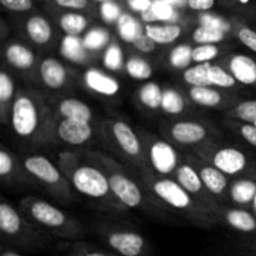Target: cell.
I'll use <instances>...</instances> for the list:
<instances>
[{
  "mask_svg": "<svg viewBox=\"0 0 256 256\" xmlns=\"http://www.w3.org/2000/svg\"><path fill=\"white\" fill-rule=\"evenodd\" d=\"M12 125L15 134L28 138L35 132L39 125V110L34 100L28 95H19L12 109Z\"/></svg>",
  "mask_w": 256,
  "mask_h": 256,
  "instance_id": "obj_1",
  "label": "cell"
},
{
  "mask_svg": "<svg viewBox=\"0 0 256 256\" xmlns=\"http://www.w3.org/2000/svg\"><path fill=\"white\" fill-rule=\"evenodd\" d=\"M72 185L82 195L89 198L105 196L110 190L109 178L105 176L99 169L92 166H79L72 176Z\"/></svg>",
  "mask_w": 256,
  "mask_h": 256,
  "instance_id": "obj_2",
  "label": "cell"
},
{
  "mask_svg": "<svg viewBox=\"0 0 256 256\" xmlns=\"http://www.w3.org/2000/svg\"><path fill=\"white\" fill-rule=\"evenodd\" d=\"M108 244L122 256H142L146 244L142 235L132 232H114L108 235Z\"/></svg>",
  "mask_w": 256,
  "mask_h": 256,
  "instance_id": "obj_3",
  "label": "cell"
},
{
  "mask_svg": "<svg viewBox=\"0 0 256 256\" xmlns=\"http://www.w3.org/2000/svg\"><path fill=\"white\" fill-rule=\"evenodd\" d=\"M154 192L162 202L175 209H186L192 205L189 192L174 180H159L154 184Z\"/></svg>",
  "mask_w": 256,
  "mask_h": 256,
  "instance_id": "obj_4",
  "label": "cell"
},
{
  "mask_svg": "<svg viewBox=\"0 0 256 256\" xmlns=\"http://www.w3.org/2000/svg\"><path fill=\"white\" fill-rule=\"evenodd\" d=\"M110 190L128 208H136L142 204V195L138 185L125 175L112 174L109 178Z\"/></svg>",
  "mask_w": 256,
  "mask_h": 256,
  "instance_id": "obj_5",
  "label": "cell"
},
{
  "mask_svg": "<svg viewBox=\"0 0 256 256\" xmlns=\"http://www.w3.org/2000/svg\"><path fill=\"white\" fill-rule=\"evenodd\" d=\"M150 162L158 172L168 175L176 169L178 155L174 148L166 142H155L149 152Z\"/></svg>",
  "mask_w": 256,
  "mask_h": 256,
  "instance_id": "obj_6",
  "label": "cell"
},
{
  "mask_svg": "<svg viewBox=\"0 0 256 256\" xmlns=\"http://www.w3.org/2000/svg\"><path fill=\"white\" fill-rule=\"evenodd\" d=\"M58 135L66 144L82 145L92 138V128L90 122L64 119L58 126Z\"/></svg>",
  "mask_w": 256,
  "mask_h": 256,
  "instance_id": "obj_7",
  "label": "cell"
},
{
  "mask_svg": "<svg viewBox=\"0 0 256 256\" xmlns=\"http://www.w3.org/2000/svg\"><path fill=\"white\" fill-rule=\"evenodd\" d=\"M246 156L242 152L235 148H224L216 152L212 158V164L225 175H235L246 166Z\"/></svg>",
  "mask_w": 256,
  "mask_h": 256,
  "instance_id": "obj_8",
  "label": "cell"
},
{
  "mask_svg": "<svg viewBox=\"0 0 256 256\" xmlns=\"http://www.w3.org/2000/svg\"><path fill=\"white\" fill-rule=\"evenodd\" d=\"M24 165L25 169L32 176H35L45 184L55 185L62 180V175H60V172L56 169V166L49 159L42 156V155L29 156L24 162Z\"/></svg>",
  "mask_w": 256,
  "mask_h": 256,
  "instance_id": "obj_9",
  "label": "cell"
},
{
  "mask_svg": "<svg viewBox=\"0 0 256 256\" xmlns=\"http://www.w3.org/2000/svg\"><path fill=\"white\" fill-rule=\"evenodd\" d=\"M84 82L92 92L104 96H114L120 90V84L118 80L95 68L85 72Z\"/></svg>",
  "mask_w": 256,
  "mask_h": 256,
  "instance_id": "obj_10",
  "label": "cell"
},
{
  "mask_svg": "<svg viewBox=\"0 0 256 256\" xmlns=\"http://www.w3.org/2000/svg\"><path fill=\"white\" fill-rule=\"evenodd\" d=\"M30 212L38 222L52 229H59L64 226L66 220L62 210L45 202H35L30 208Z\"/></svg>",
  "mask_w": 256,
  "mask_h": 256,
  "instance_id": "obj_11",
  "label": "cell"
},
{
  "mask_svg": "<svg viewBox=\"0 0 256 256\" xmlns=\"http://www.w3.org/2000/svg\"><path fill=\"white\" fill-rule=\"evenodd\" d=\"M229 69L236 82L244 85H252L256 82V62L248 55H234L229 62Z\"/></svg>",
  "mask_w": 256,
  "mask_h": 256,
  "instance_id": "obj_12",
  "label": "cell"
},
{
  "mask_svg": "<svg viewBox=\"0 0 256 256\" xmlns=\"http://www.w3.org/2000/svg\"><path fill=\"white\" fill-rule=\"evenodd\" d=\"M172 136L184 145H194L206 138V129L199 122H179L172 125Z\"/></svg>",
  "mask_w": 256,
  "mask_h": 256,
  "instance_id": "obj_13",
  "label": "cell"
},
{
  "mask_svg": "<svg viewBox=\"0 0 256 256\" xmlns=\"http://www.w3.org/2000/svg\"><path fill=\"white\" fill-rule=\"evenodd\" d=\"M40 75L50 89H60L66 82V70L64 65L54 58H46L40 65Z\"/></svg>",
  "mask_w": 256,
  "mask_h": 256,
  "instance_id": "obj_14",
  "label": "cell"
},
{
  "mask_svg": "<svg viewBox=\"0 0 256 256\" xmlns=\"http://www.w3.org/2000/svg\"><path fill=\"white\" fill-rule=\"evenodd\" d=\"M112 134L118 145L129 156H138L140 154V142L134 130L124 122H115L112 125Z\"/></svg>",
  "mask_w": 256,
  "mask_h": 256,
  "instance_id": "obj_15",
  "label": "cell"
},
{
  "mask_svg": "<svg viewBox=\"0 0 256 256\" xmlns=\"http://www.w3.org/2000/svg\"><path fill=\"white\" fill-rule=\"evenodd\" d=\"M59 112L65 119L80 120V122H90L92 119V112L85 102L74 98H68L62 100L59 105Z\"/></svg>",
  "mask_w": 256,
  "mask_h": 256,
  "instance_id": "obj_16",
  "label": "cell"
},
{
  "mask_svg": "<svg viewBox=\"0 0 256 256\" xmlns=\"http://www.w3.org/2000/svg\"><path fill=\"white\" fill-rule=\"evenodd\" d=\"M145 34L155 42V44L166 45L174 42L182 34V29L176 24L168 25H152L148 24L145 26Z\"/></svg>",
  "mask_w": 256,
  "mask_h": 256,
  "instance_id": "obj_17",
  "label": "cell"
},
{
  "mask_svg": "<svg viewBox=\"0 0 256 256\" xmlns=\"http://www.w3.org/2000/svg\"><path fill=\"white\" fill-rule=\"evenodd\" d=\"M5 56L9 64L20 70H26L34 64V54L22 44H10L5 50Z\"/></svg>",
  "mask_w": 256,
  "mask_h": 256,
  "instance_id": "obj_18",
  "label": "cell"
},
{
  "mask_svg": "<svg viewBox=\"0 0 256 256\" xmlns=\"http://www.w3.org/2000/svg\"><path fill=\"white\" fill-rule=\"evenodd\" d=\"M26 32L34 42L44 45L52 39V26L42 16L35 15L26 22Z\"/></svg>",
  "mask_w": 256,
  "mask_h": 256,
  "instance_id": "obj_19",
  "label": "cell"
},
{
  "mask_svg": "<svg viewBox=\"0 0 256 256\" xmlns=\"http://www.w3.org/2000/svg\"><path fill=\"white\" fill-rule=\"evenodd\" d=\"M202 185L215 195H219L226 189L228 179L224 172L218 170L215 166H204L200 172Z\"/></svg>",
  "mask_w": 256,
  "mask_h": 256,
  "instance_id": "obj_20",
  "label": "cell"
},
{
  "mask_svg": "<svg viewBox=\"0 0 256 256\" xmlns=\"http://www.w3.org/2000/svg\"><path fill=\"white\" fill-rule=\"evenodd\" d=\"M0 230L8 236H15L22 230L19 214L6 202L0 205Z\"/></svg>",
  "mask_w": 256,
  "mask_h": 256,
  "instance_id": "obj_21",
  "label": "cell"
},
{
  "mask_svg": "<svg viewBox=\"0 0 256 256\" xmlns=\"http://www.w3.org/2000/svg\"><path fill=\"white\" fill-rule=\"evenodd\" d=\"M60 52L65 59L72 62H82L86 59V49L84 46L82 40L79 36H66L62 39L60 45Z\"/></svg>",
  "mask_w": 256,
  "mask_h": 256,
  "instance_id": "obj_22",
  "label": "cell"
},
{
  "mask_svg": "<svg viewBox=\"0 0 256 256\" xmlns=\"http://www.w3.org/2000/svg\"><path fill=\"white\" fill-rule=\"evenodd\" d=\"M189 98L198 105L206 108H215L222 102V96L218 90L212 86H192Z\"/></svg>",
  "mask_w": 256,
  "mask_h": 256,
  "instance_id": "obj_23",
  "label": "cell"
},
{
  "mask_svg": "<svg viewBox=\"0 0 256 256\" xmlns=\"http://www.w3.org/2000/svg\"><path fill=\"white\" fill-rule=\"evenodd\" d=\"M178 182L186 190L189 194H196L202 189V182L200 175L198 174L196 170L190 165H182L176 170Z\"/></svg>",
  "mask_w": 256,
  "mask_h": 256,
  "instance_id": "obj_24",
  "label": "cell"
},
{
  "mask_svg": "<svg viewBox=\"0 0 256 256\" xmlns=\"http://www.w3.org/2000/svg\"><path fill=\"white\" fill-rule=\"evenodd\" d=\"M210 68H212L210 62H202V64L189 66L188 69H185L184 74H182L184 82L192 86H212L209 79Z\"/></svg>",
  "mask_w": 256,
  "mask_h": 256,
  "instance_id": "obj_25",
  "label": "cell"
},
{
  "mask_svg": "<svg viewBox=\"0 0 256 256\" xmlns=\"http://www.w3.org/2000/svg\"><path fill=\"white\" fill-rule=\"evenodd\" d=\"M228 224L242 232H252L256 230L255 218L245 210H230L226 214Z\"/></svg>",
  "mask_w": 256,
  "mask_h": 256,
  "instance_id": "obj_26",
  "label": "cell"
},
{
  "mask_svg": "<svg viewBox=\"0 0 256 256\" xmlns=\"http://www.w3.org/2000/svg\"><path fill=\"white\" fill-rule=\"evenodd\" d=\"M118 32L120 38L126 42H134L140 35L144 34L139 22L129 14H122L118 20Z\"/></svg>",
  "mask_w": 256,
  "mask_h": 256,
  "instance_id": "obj_27",
  "label": "cell"
},
{
  "mask_svg": "<svg viewBox=\"0 0 256 256\" xmlns=\"http://www.w3.org/2000/svg\"><path fill=\"white\" fill-rule=\"evenodd\" d=\"M60 26L69 36H79L88 26L85 16L78 12H66L60 18Z\"/></svg>",
  "mask_w": 256,
  "mask_h": 256,
  "instance_id": "obj_28",
  "label": "cell"
},
{
  "mask_svg": "<svg viewBox=\"0 0 256 256\" xmlns=\"http://www.w3.org/2000/svg\"><path fill=\"white\" fill-rule=\"evenodd\" d=\"M230 194L232 200L238 204H249L250 202H254L256 182L252 180H239L232 186Z\"/></svg>",
  "mask_w": 256,
  "mask_h": 256,
  "instance_id": "obj_29",
  "label": "cell"
},
{
  "mask_svg": "<svg viewBox=\"0 0 256 256\" xmlns=\"http://www.w3.org/2000/svg\"><path fill=\"white\" fill-rule=\"evenodd\" d=\"M139 99L142 105H145L149 109H158L162 106V90L156 82H149L142 85L139 92Z\"/></svg>",
  "mask_w": 256,
  "mask_h": 256,
  "instance_id": "obj_30",
  "label": "cell"
},
{
  "mask_svg": "<svg viewBox=\"0 0 256 256\" xmlns=\"http://www.w3.org/2000/svg\"><path fill=\"white\" fill-rule=\"evenodd\" d=\"M126 74L134 80H146L152 78V68L149 62L139 56H132L125 64Z\"/></svg>",
  "mask_w": 256,
  "mask_h": 256,
  "instance_id": "obj_31",
  "label": "cell"
},
{
  "mask_svg": "<svg viewBox=\"0 0 256 256\" xmlns=\"http://www.w3.org/2000/svg\"><path fill=\"white\" fill-rule=\"evenodd\" d=\"M162 112H168L172 115H178L184 110L185 102L184 98L180 92H178L174 89L162 90Z\"/></svg>",
  "mask_w": 256,
  "mask_h": 256,
  "instance_id": "obj_32",
  "label": "cell"
},
{
  "mask_svg": "<svg viewBox=\"0 0 256 256\" xmlns=\"http://www.w3.org/2000/svg\"><path fill=\"white\" fill-rule=\"evenodd\" d=\"M192 62V48L188 44L175 46L169 54V62L175 69H188Z\"/></svg>",
  "mask_w": 256,
  "mask_h": 256,
  "instance_id": "obj_33",
  "label": "cell"
},
{
  "mask_svg": "<svg viewBox=\"0 0 256 256\" xmlns=\"http://www.w3.org/2000/svg\"><path fill=\"white\" fill-rule=\"evenodd\" d=\"M192 39L196 42L199 45L205 44H218L225 39V32L220 29H214V28L202 26L200 25L199 28L194 30L192 32Z\"/></svg>",
  "mask_w": 256,
  "mask_h": 256,
  "instance_id": "obj_34",
  "label": "cell"
},
{
  "mask_svg": "<svg viewBox=\"0 0 256 256\" xmlns=\"http://www.w3.org/2000/svg\"><path fill=\"white\" fill-rule=\"evenodd\" d=\"M209 79L212 82V86L224 88V89L232 88L236 82L232 72H228L219 65H212L209 72Z\"/></svg>",
  "mask_w": 256,
  "mask_h": 256,
  "instance_id": "obj_35",
  "label": "cell"
},
{
  "mask_svg": "<svg viewBox=\"0 0 256 256\" xmlns=\"http://www.w3.org/2000/svg\"><path fill=\"white\" fill-rule=\"evenodd\" d=\"M82 42H84V46L86 50L96 52V50L102 49L109 42V34L105 30L95 28V29L86 32V35L82 39Z\"/></svg>",
  "mask_w": 256,
  "mask_h": 256,
  "instance_id": "obj_36",
  "label": "cell"
},
{
  "mask_svg": "<svg viewBox=\"0 0 256 256\" xmlns=\"http://www.w3.org/2000/svg\"><path fill=\"white\" fill-rule=\"evenodd\" d=\"M102 62L106 69L112 70V72L122 69L124 65V54H122V48L116 44L109 45L104 52Z\"/></svg>",
  "mask_w": 256,
  "mask_h": 256,
  "instance_id": "obj_37",
  "label": "cell"
},
{
  "mask_svg": "<svg viewBox=\"0 0 256 256\" xmlns=\"http://www.w3.org/2000/svg\"><path fill=\"white\" fill-rule=\"evenodd\" d=\"M218 55H219V48L216 45L205 44L192 48V62H195L196 64L210 62Z\"/></svg>",
  "mask_w": 256,
  "mask_h": 256,
  "instance_id": "obj_38",
  "label": "cell"
},
{
  "mask_svg": "<svg viewBox=\"0 0 256 256\" xmlns=\"http://www.w3.org/2000/svg\"><path fill=\"white\" fill-rule=\"evenodd\" d=\"M235 115L248 124H254L256 122V100L240 102L235 108Z\"/></svg>",
  "mask_w": 256,
  "mask_h": 256,
  "instance_id": "obj_39",
  "label": "cell"
},
{
  "mask_svg": "<svg viewBox=\"0 0 256 256\" xmlns=\"http://www.w3.org/2000/svg\"><path fill=\"white\" fill-rule=\"evenodd\" d=\"M150 8H152L156 20H160V22H169V20H174L175 18L174 9H172V4H169V2H162V0H155V2H152Z\"/></svg>",
  "mask_w": 256,
  "mask_h": 256,
  "instance_id": "obj_40",
  "label": "cell"
},
{
  "mask_svg": "<svg viewBox=\"0 0 256 256\" xmlns=\"http://www.w3.org/2000/svg\"><path fill=\"white\" fill-rule=\"evenodd\" d=\"M14 95V82L8 72H0V102L2 104L10 102Z\"/></svg>",
  "mask_w": 256,
  "mask_h": 256,
  "instance_id": "obj_41",
  "label": "cell"
},
{
  "mask_svg": "<svg viewBox=\"0 0 256 256\" xmlns=\"http://www.w3.org/2000/svg\"><path fill=\"white\" fill-rule=\"evenodd\" d=\"M100 12H102V19L108 22H115V20H119L120 16L122 15V12H120L119 6L112 2H102V8H100Z\"/></svg>",
  "mask_w": 256,
  "mask_h": 256,
  "instance_id": "obj_42",
  "label": "cell"
},
{
  "mask_svg": "<svg viewBox=\"0 0 256 256\" xmlns=\"http://www.w3.org/2000/svg\"><path fill=\"white\" fill-rule=\"evenodd\" d=\"M238 38L245 46L256 52V32L250 28H242L238 32Z\"/></svg>",
  "mask_w": 256,
  "mask_h": 256,
  "instance_id": "obj_43",
  "label": "cell"
},
{
  "mask_svg": "<svg viewBox=\"0 0 256 256\" xmlns=\"http://www.w3.org/2000/svg\"><path fill=\"white\" fill-rule=\"evenodd\" d=\"M200 24L202 26H209V28H214V29H220L222 32H226L229 25L224 22L220 18L215 16V15H210V14H204L200 16Z\"/></svg>",
  "mask_w": 256,
  "mask_h": 256,
  "instance_id": "obj_44",
  "label": "cell"
},
{
  "mask_svg": "<svg viewBox=\"0 0 256 256\" xmlns=\"http://www.w3.org/2000/svg\"><path fill=\"white\" fill-rule=\"evenodd\" d=\"M0 2L12 12H26L32 6V0H0Z\"/></svg>",
  "mask_w": 256,
  "mask_h": 256,
  "instance_id": "obj_45",
  "label": "cell"
},
{
  "mask_svg": "<svg viewBox=\"0 0 256 256\" xmlns=\"http://www.w3.org/2000/svg\"><path fill=\"white\" fill-rule=\"evenodd\" d=\"M132 45L142 52H152L155 50V45L156 44H155V42L144 32V34L140 35V36L132 42Z\"/></svg>",
  "mask_w": 256,
  "mask_h": 256,
  "instance_id": "obj_46",
  "label": "cell"
},
{
  "mask_svg": "<svg viewBox=\"0 0 256 256\" xmlns=\"http://www.w3.org/2000/svg\"><path fill=\"white\" fill-rule=\"evenodd\" d=\"M12 170V159L5 150L0 152V175L8 176Z\"/></svg>",
  "mask_w": 256,
  "mask_h": 256,
  "instance_id": "obj_47",
  "label": "cell"
},
{
  "mask_svg": "<svg viewBox=\"0 0 256 256\" xmlns=\"http://www.w3.org/2000/svg\"><path fill=\"white\" fill-rule=\"evenodd\" d=\"M215 4V0H188V5L190 9L196 12H206L212 9Z\"/></svg>",
  "mask_w": 256,
  "mask_h": 256,
  "instance_id": "obj_48",
  "label": "cell"
},
{
  "mask_svg": "<svg viewBox=\"0 0 256 256\" xmlns=\"http://www.w3.org/2000/svg\"><path fill=\"white\" fill-rule=\"evenodd\" d=\"M240 132H242V138L248 142H250V144L256 146V126L254 124L242 125V129H240Z\"/></svg>",
  "mask_w": 256,
  "mask_h": 256,
  "instance_id": "obj_49",
  "label": "cell"
},
{
  "mask_svg": "<svg viewBox=\"0 0 256 256\" xmlns=\"http://www.w3.org/2000/svg\"><path fill=\"white\" fill-rule=\"evenodd\" d=\"M59 6L69 8V9H84L88 0H55Z\"/></svg>",
  "mask_w": 256,
  "mask_h": 256,
  "instance_id": "obj_50",
  "label": "cell"
},
{
  "mask_svg": "<svg viewBox=\"0 0 256 256\" xmlns=\"http://www.w3.org/2000/svg\"><path fill=\"white\" fill-rule=\"evenodd\" d=\"M129 5L136 12H142L152 5L150 0H129Z\"/></svg>",
  "mask_w": 256,
  "mask_h": 256,
  "instance_id": "obj_51",
  "label": "cell"
},
{
  "mask_svg": "<svg viewBox=\"0 0 256 256\" xmlns=\"http://www.w3.org/2000/svg\"><path fill=\"white\" fill-rule=\"evenodd\" d=\"M72 256H108L104 252H99V250H90V249H82L75 252Z\"/></svg>",
  "mask_w": 256,
  "mask_h": 256,
  "instance_id": "obj_52",
  "label": "cell"
},
{
  "mask_svg": "<svg viewBox=\"0 0 256 256\" xmlns=\"http://www.w3.org/2000/svg\"><path fill=\"white\" fill-rule=\"evenodd\" d=\"M142 20H144V22H158L156 18H155V15H154V12H152V8H150V6L146 10H144V12H142Z\"/></svg>",
  "mask_w": 256,
  "mask_h": 256,
  "instance_id": "obj_53",
  "label": "cell"
},
{
  "mask_svg": "<svg viewBox=\"0 0 256 256\" xmlns=\"http://www.w3.org/2000/svg\"><path fill=\"white\" fill-rule=\"evenodd\" d=\"M2 256H22V255H20L19 252H12V250H5V252H2Z\"/></svg>",
  "mask_w": 256,
  "mask_h": 256,
  "instance_id": "obj_54",
  "label": "cell"
},
{
  "mask_svg": "<svg viewBox=\"0 0 256 256\" xmlns=\"http://www.w3.org/2000/svg\"><path fill=\"white\" fill-rule=\"evenodd\" d=\"M162 2H169V4H175V2H179V0H162Z\"/></svg>",
  "mask_w": 256,
  "mask_h": 256,
  "instance_id": "obj_55",
  "label": "cell"
},
{
  "mask_svg": "<svg viewBox=\"0 0 256 256\" xmlns=\"http://www.w3.org/2000/svg\"><path fill=\"white\" fill-rule=\"evenodd\" d=\"M254 208L256 209V195H255V198H254Z\"/></svg>",
  "mask_w": 256,
  "mask_h": 256,
  "instance_id": "obj_56",
  "label": "cell"
},
{
  "mask_svg": "<svg viewBox=\"0 0 256 256\" xmlns=\"http://www.w3.org/2000/svg\"><path fill=\"white\" fill-rule=\"evenodd\" d=\"M240 2H246L248 0H240Z\"/></svg>",
  "mask_w": 256,
  "mask_h": 256,
  "instance_id": "obj_57",
  "label": "cell"
},
{
  "mask_svg": "<svg viewBox=\"0 0 256 256\" xmlns=\"http://www.w3.org/2000/svg\"><path fill=\"white\" fill-rule=\"evenodd\" d=\"M102 2H108V0H102Z\"/></svg>",
  "mask_w": 256,
  "mask_h": 256,
  "instance_id": "obj_58",
  "label": "cell"
},
{
  "mask_svg": "<svg viewBox=\"0 0 256 256\" xmlns=\"http://www.w3.org/2000/svg\"><path fill=\"white\" fill-rule=\"evenodd\" d=\"M254 125H255V126H256V122H254Z\"/></svg>",
  "mask_w": 256,
  "mask_h": 256,
  "instance_id": "obj_59",
  "label": "cell"
}]
</instances>
